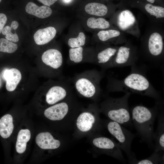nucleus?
<instances>
[{"label":"nucleus","instance_id":"1","mask_svg":"<svg viewBox=\"0 0 164 164\" xmlns=\"http://www.w3.org/2000/svg\"><path fill=\"white\" fill-rule=\"evenodd\" d=\"M130 73L122 80L107 77L106 89L109 92H123L149 97L155 101H163L160 93L152 86L146 74L145 66H131Z\"/></svg>","mask_w":164,"mask_h":164},{"label":"nucleus","instance_id":"2","mask_svg":"<svg viewBox=\"0 0 164 164\" xmlns=\"http://www.w3.org/2000/svg\"><path fill=\"white\" fill-rule=\"evenodd\" d=\"M163 105V101H155L152 108L139 104L130 110L132 124L141 140L151 148L154 147V122Z\"/></svg>","mask_w":164,"mask_h":164},{"label":"nucleus","instance_id":"3","mask_svg":"<svg viewBox=\"0 0 164 164\" xmlns=\"http://www.w3.org/2000/svg\"><path fill=\"white\" fill-rule=\"evenodd\" d=\"M131 94V93L127 92L120 97L107 98L99 105L100 112L104 114L109 120L123 126L132 125L128 104V99Z\"/></svg>","mask_w":164,"mask_h":164},{"label":"nucleus","instance_id":"4","mask_svg":"<svg viewBox=\"0 0 164 164\" xmlns=\"http://www.w3.org/2000/svg\"><path fill=\"white\" fill-rule=\"evenodd\" d=\"M104 76L103 70H88L76 75L73 78L72 82L79 94L97 101L102 94L100 83Z\"/></svg>","mask_w":164,"mask_h":164},{"label":"nucleus","instance_id":"5","mask_svg":"<svg viewBox=\"0 0 164 164\" xmlns=\"http://www.w3.org/2000/svg\"><path fill=\"white\" fill-rule=\"evenodd\" d=\"M105 126L109 132L118 141L117 143L120 149L127 155L130 164L137 159L131 149V144L135 135L122 125L110 120L106 121Z\"/></svg>","mask_w":164,"mask_h":164},{"label":"nucleus","instance_id":"6","mask_svg":"<svg viewBox=\"0 0 164 164\" xmlns=\"http://www.w3.org/2000/svg\"><path fill=\"white\" fill-rule=\"evenodd\" d=\"M100 112L99 105L96 104L91 105L78 115L76 121L77 129L83 133L98 130L101 125Z\"/></svg>","mask_w":164,"mask_h":164},{"label":"nucleus","instance_id":"7","mask_svg":"<svg viewBox=\"0 0 164 164\" xmlns=\"http://www.w3.org/2000/svg\"><path fill=\"white\" fill-rule=\"evenodd\" d=\"M145 49L147 60L153 65L159 66L163 63L164 43L159 33L154 32L150 35Z\"/></svg>","mask_w":164,"mask_h":164},{"label":"nucleus","instance_id":"8","mask_svg":"<svg viewBox=\"0 0 164 164\" xmlns=\"http://www.w3.org/2000/svg\"><path fill=\"white\" fill-rule=\"evenodd\" d=\"M138 58L137 48L129 43L118 47L108 69L132 66L136 64Z\"/></svg>","mask_w":164,"mask_h":164},{"label":"nucleus","instance_id":"9","mask_svg":"<svg viewBox=\"0 0 164 164\" xmlns=\"http://www.w3.org/2000/svg\"><path fill=\"white\" fill-rule=\"evenodd\" d=\"M92 143L96 151L100 153L106 154L123 163L125 162L121 150L113 139L96 135L92 139Z\"/></svg>","mask_w":164,"mask_h":164},{"label":"nucleus","instance_id":"10","mask_svg":"<svg viewBox=\"0 0 164 164\" xmlns=\"http://www.w3.org/2000/svg\"><path fill=\"white\" fill-rule=\"evenodd\" d=\"M71 89L66 82L53 85L47 91L46 95L47 103L53 105L62 101L70 97Z\"/></svg>","mask_w":164,"mask_h":164},{"label":"nucleus","instance_id":"11","mask_svg":"<svg viewBox=\"0 0 164 164\" xmlns=\"http://www.w3.org/2000/svg\"><path fill=\"white\" fill-rule=\"evenodd\" d=\"M69 98L47 108L44 111L45 116L53 121L63 119L67 115L72 107V104Z\"/></svg>","mask_w":164,"mask_h":164},{"label":"nucleus","instance_id":"12","mask_svg":"<svg viewBox=\"0 0 164 164\" xmlns=\"http://www.w3.org/2000/svg\"><path fill=\"white\" fill-rule=\"evenodd\" d=\"M104 46L95 49L94 62L103 70L108 69L118 48V46L109 45Z\"/></svg>","mask_w":164,"mask_h":164},{"label":"nucleus","instance_id":"13","mask_svg":"<svg viewBox=\"0 0 164 164\" xmlns=\"http://www.w3.org/2000/svg\"><path fill=\"white\" fill-rule=\"evenodd\" d=\"M41 59L46 65L52 69L60 71L62 68V55L57 49H50L46 50L42 55Z\"/></svg>","mask_w":164,"mask_h":164},{"label":"nucleus","instance_id":"14","mask_svg":"<svg viewBox=\"0 0 164 164\" xmlns=\"http://www.w3.org/2000/svg\"><path fill=\"white\" fill-rule=\"evenodd\" d=\"M158 123L154 135V151H164V106L160 109L158 115Z\"/></svg>","mask_w":164,"mask_h":164},{"label":"nucleus","instance_id":"15","mask_svg":"<svg viewBox=\"0 0 164 164\" xmlns=\"http://www.w3.org/2000/svg\"><path fill=\"white\" fill-rule=\"evenodd\" d=\"M36 142L40 148L44 149H56L59 148L61 144L59 140L54 139L48 132L39 134L36 137Z\"/></svg>","mask_w":164,"mask_h":164},{"label":"nucleus","instance_id":"16","mask_svg":"<svg viewBox=\"0 0 164 164\" xmlns=\"http://www.w3.org/2000/svg\"><path fill=\"white\" fill-rule=\"evenodd\" d=\"M56 33V29L52 26L39 29L34 35V40L38 45L46 44L54 38Z\"/></svg>","mask_w":164,"mask_h":164},{"label":"nucleus","instance_id":"17","mask_svg":"<svg viewBox=\"0 0 164 164\" xmlns=\"http://www.w3.org/2000/svg\"><path fill=\"white\" fill-rule=\"evenodd\" d=\"M3 77L6 80V89L9 91H13L16 89L22 78L20 72L15 68L6 70L4 72Z\"/></svg>","mask_w":164,"mask_h":164},{"label":"nucleus","instance_id":"18","mask_svg":"<svg viewBox=\"0 0 164 164\" xmlns=\"http://www.w3.org/2000/svg\"><path fill=\"white\" fill-rule=\"evenodd\" d=\"M26 12L40 19H44L50 16L52 13L51 9L49 6L43 5L39 6L33 2L27 3L25 7Z\"/></svg>","mask_w":164,"mask_h":164},{"label":"nucleus","instance_id":"19","mask_svg":"<svg viewBox=\"0 0 164 164\" xmlns=\"http://www.w3.org/2000/svg\"><path fill=\"white\" fill-rule=\"evenodd\" d=\"M136 21L132 12L128 10L121 12L117 19V24L119 28L123 31L127 30L133 26Z\"/></svg>","mask_w":164,"mask_h":164},{"label":"nucleus","instance_id":"20","mask_svg":"<svg viewBox=\"0 0 164 164\" xmlns=\"http://www.w3.org/2000/svg\"><path fill=\"white\" fill-rule=\"evenodd\" d=\"M84 52L83 47L70 48L69 50L70 62L74 63L83 62L93 63V59L87 56Z\"/></svg>","mask_w":164,"mask_h":164},{"label":"nucleus","instance_id":"21","mask_svg":"<svg viewBox=\"0 0 164 164\" xmlns=\"http://www.w3.org/2000/svg\"><path fill=\"white\" fill-rule=\"evenodd\" d=\"M133 3L136 4L135 5V6L141 7L147 13L156 19L164 17V8L162 6L155 5L147 2H144L138 0L136 2H133Z\"/></svg>","mask_w":164,"mask_h":164},{"label":"nucleus","instance_id":"22","mask_svg":"<svg viewBox=\"0 0 164 164\" xmlns=\"http://www.w3.org/2000/svg\"><path fill=\"white\" fill-rule=\"evenodd\" d=\"M84 10L87 14L93 16L102 17L108 13V9L104 4L98 2H91L85 6Z\"/></svg>","mask_w":164,"mask_h":164},{"label":"nucleus","instance_id":"23","mask_svg":"<svg viewBox=\"0 0 164 164\" xmlns=\"http://www.w3.org/2000/svg\"><path fill=\"white\" fill-rule=\"evenodd\" d=\"M14 129L13 118L9 114H6L0 119V135L4 138H7L11 135Z\"/></svg>","mask_w":164,"mask_h":164},{"label":"nucleus","instance_id":"24","mask_svg":"<svg viewBox=\"0 0 164 164\" xmlns=\"http://www.w3.org/2000/svg\"><path fill=\"white\" fill-rule=\"evenodd\" d=\"M31 138V133L28 129H21L19 132L15 145L17 152L22 154L26 150V144Z\"/></svg>","mask_w":164,"mask_h":164},{"label":"nucleus","instance_id":"25","mask_svg":"<svg viewBox=\"0 0 164 164\" xmlns=\"http://www.w3.org/2000/svg\"><path fill=\"white\" fill-rule=\"evenodd\" d=\"M86 24L88 27L93 29L104 30L111 26L109 21L102 17L89 18L87 20Z\"/></svg>","mask_w":164,"mask_h":164},{"label":"nucleus","instance_id":"26","mask_svg":"<svg viewBox=\"0 0 164 164\" xmlns=\"http://www.w3.org/2000/svg\"><path fill=\"white\" fill-rule=\"evenodd\" d=\"M164 151L154 152L149 157L142 160L136 159L132 163L134 164H163Z\"/></svg>","mask_w":164,"mask_h":164},{"label":"nucleus","instance_id":"27","mask_svg":"<svg viewBox=\"0 0 164 164\" xmlns=\"http://www.w3.org/2000/svg\"><path fill=\"white\" fill-rule=\"evenodd\" d=\"M121 32L119 30L114 29L102 30L99 31L97 33V36L99 40L105 43L114 38L119 36Z\"/></svg>","mask_w":164,"mask_h":164},{"label":"nucleus","instance_id":"28","mask_svg":"<svg viewBox=\"0 0 164 164\" xmlns=\"http://www.w3.org/2000/svg\"><path fill=\"white\" fill-rule=\"evenodd\" d=\"M18 49L17 44L6 39H0V52L12 53L15 52Z\"/></svg>","mask_w":164,"mask_h":164},{"label":"nucleus","instance_id":"29","mask_svg":"<svg viewBox=\"0 0 164 164\" xmlns=\"http://www.w3.org/2000/svg\"><path fill=\"white\" fill-rule=\"evenodd\" d=\"M86 42V36L82 32H79L76 37L69 38L67 41V44L70 48L83 47Z\"/></svg>","mask_w":164,"mask_h":164},{"label":"nucleus","instance_id":"30","mask_svg":"<svg viewBox=\"0 0 164 164\" xmlns=\"http://www.w3.org/2000/svg\"><path fill=\"white\" fill-rule=\"evenodd\" d=\"M12 30L13 29L10 26H7L3 28L2 32L3 35H5L6 39L13 43L17 42L19 40L18 36L16 33H12L11 32Z\"/></svg>","mask_w":164,"mask_h":164},{"label":"nucleus","instance_id":"31","mask_svg":"<svg viewBox=\"0 0 164 164\" xmlns=\"http://www.w3.org/2000/svg\"><path fill=\"white\" fill-rule=\"evenodd\" d=\"M7 18L6 15L3 13H0V34L6 23Z\"/></svg>","mask_w":164,"mask_h":164},{"label":"nucleus","instance_id":"32","mask_svg":"<svg viewBox=\"0 0 164 164\" xmlns=\"http://www.w3.org/2000/svg\"><path fill=\"white\" fill-rule=\"evenodd\" d=\"M45 5L50 6L54 4L57 0H37Z\"/></svg>","mask_w":164,"mask_h":164},{"label":"nucleus","instance_id":"33","mask_svg":"<svg viewBox=\"0 0 164 164\" xmlns=\"http://www.w3.org/2000/svg\"><path fill=\"white\" fill-rule=\"evenodd\" d=\"M19 26V23L18 22L16 21H13L12 22L10 27L13 30H15L18 28Z\"/></svg>","mask_w":164,"mask_h":164},{"label":"nucleus","instance_id":"34","mask_svg":"<svg viewBox=\"0 0 164 164\" xmlns=\"http://www.w3.org/2000/svg\"><path fill=\"white\" fill-rule=\"evenodd\" d=\"M147 2L152 4H154L160 2L161 0H145Z\"/></svg>","mask_w":164,"mask_h":164},{"label":"nucleus","instance_id":"35","mask_svg":"<svg viewBox=\"0 0 164 164\" xmlns=\"http://www.w3.org/2000/svg\"><path fill=\"white\" fill-rule=\"evenodd\" d=\"M71 0H64V1L66 2H68L70 1Z\"/></svg>","mask_w":164,"mask_h":164},{"label":"nucleus","instance_id":"36","mask_svg":"<svg viewBox=\"0 0 164 164\" xmlns=\"http://www.w3.org/2000/svg\"><path fill=\"white\" fill-rule=\"evenodd\" d=\"M2 1V0H0V3Z\"/></svg>","mask_w":164,"mask_h":164}]
</instances>
